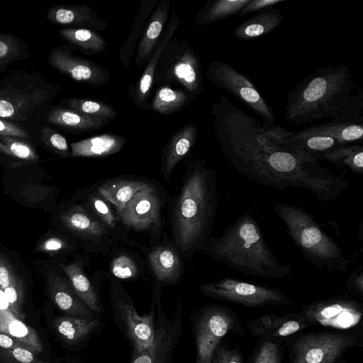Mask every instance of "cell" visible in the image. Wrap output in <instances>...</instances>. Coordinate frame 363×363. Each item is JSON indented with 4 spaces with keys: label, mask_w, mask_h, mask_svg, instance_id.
Returning <instances> with one entry per match:
<instances>
[{
    "label": "cell",
    "mask_w": 363,
    "mask_h": 363,
    "mask_svg": "<svg viewBox=\"0 0 363 363\" xmlns=\"http://www.w3.org/2000/svg\"><path fill=\"white\" fill-rule=\"evenodd\" d=\"M213 124L225 157L238 173L259 185L280 191L301 188L326 202L349 187L312 155L277 144L262 123L233 104L215 115Z\"/></svg>",
    "instance_id": "1"
},
{
    "label": "cell",
    "mask_w": 363,
    "mask_h": 363,
    "mask_svg": "<svg viewBox=\"0 0 363 363\" xmlns=\"http://www.w3.org/2000/svg\"><path fill=\"white\" fill-rule=\"evenodd\" d=\"M178 194L169 197L170 240L183 259L202 252L212 230L219 198L215 169L189 155Z\"/></svg>",
    "instance_id": "2"
},
{
    "label": "cell",
    "mask_w": 363,
    "mask_h": 363,
    "mask_svg": "<svg viewBox=\"0 0 363 363\" xmlns=\"http://www.w3.org/2000/svg\"><path fill=\"white\" fill-rule=\"evenodd\" d=\"M202 252L245 274L279 279L289 276L290 264L280 263L267 245L262 228L250 214L237 218L219 237H210Z\"/></svg>",
    "instance_id": "3"
},
{
    "label": "cell",
    "mask_w": 363,
    "mask_h": 363,
    "mask_svg": "<svg viewBox=\"0 0 363 363\" xmlns=\"http://www.w3.org/2000/svg\"><path fill=\"white\" fill-rule=\"evenodd\" d=\"M354 86L347 66L320 67L289 92L284 118L297 125L334 118L346 108Z\"/></svg>",
    "instance_id": "4"
},
{
    "label": "cell",
    "mask_w": 363,
    "mask_h": 363,
    "mask_svg": "<svg viewBox=\"0 0 363 363\" xmlns=\"http://www.w3.org/2000/svg\"><path fill=\"white\" fill-rule=\"evenodd\" d=\"M275 213L284 223L286 233L311 264L330 272H345L350 260L337 243L301 207L274 203Z\"/></svg>",
    "instance_id": "5"
},
{
    "label": "cell",
    "mask_w": 363,
    "mask_h": 363,
    "mask_svg": "<svg viewBox=\"0 0 363 363\" xmlns=\"http://www.w3.org/2000/svg\"><path fill=\"white\" fill-rule=\"evenodd\" d=\"M60 89L36 73H11L0 80V118L27 121L37 110L50 103Z\"/></svg>",
    "instance_id": "6"
},
{
    "label": "cell",
    "mask_w": 363,
    "mask_h": 363,
    "mask_svg": "<svg viewBox=\"0 0 363 363\" xmlns=\"http://www.w3.org/2000/svg\"><path fill=\"white\" fill-rule=\"evenodd\" d=\"M154 82L184 90L195 99L204 81L201 62L194 48L185 40L172 38L160 57Z\"/></svg>",
    "instance_id": "7"
},
{
    "label": "cell",
    "mask_w": 363,
    "mask_h": 363,
    "mask_svg": "<svg viewBox=\"0 0 363 363\" xmlns=\"http://www.w3.org/2000/svg\"><path fill=\"white\" fill-rule=\"evenodd\" d=\"M169 197L164 186L154 180L125 206L116 210L129 238L132 233L143 234L149 239V247L159 242L164 233L163 213Z\"/></svg>",
    "instance_id": "8"
},
{
    "label": "cell",
    "mask_w": 363,
    "mask_h": 363,
    "mask_svg": "<svg viewBox=\"0 0 363 363\" xmlns=\"http://www.w3.org/2000/svg\"><path fill=\"white\" fill-rule=\"evenodd\" d=\"M58 218L64 230L88 253L106 255L120 242L106 226L89 215L79 201L67 206Z\"/></svg>",
    "instance_id": "9"
},
{
    "label": "cell",
    "mask_w": 363,
    "mask_h": 363,
    "mask_svg": "<svg viewBox=\"0 0 363 363\" xmlns=\"http://www.w3.org/2000/svg\"><path fill=\"white\" fill-rule=\"evenodd\" d=\"M206 74L216 87L233 95L259 116L265 125L275 124L273 109L245 74L240 72L228 63L213 60L209 63Z\"/></svg>",
    "instance_id": "10"
},
{
    "label": "cell",
    "mask_w": 363,
    "mask_h": 363,
    "mask_svg": "<svg viewBox=\"0 0 363 363\" xmlns=\"http://www.w3.org/2000/svg\"><path fill=\"white\" fill-rule=\"evenodd\" d=\"M199 288L207 296L249 307L291 303V299L280 289L231 277L203 284Z\"/></svg>",
    "instance_id": "11"
},
{
    "label": "cell",
    "mask_w": 363,
    "mask_h": 363,
    "mask_svg": "<svg viewBox=\"0 0 363 363\" xmlns=\"http://www.w3.org/2000/svg\"><path fill=\"white\" fill-rule=\"evenodd\" d=\"M154 297L157 308L155 336L141 352H134L130 363H170L182 333V306L178 302L174 318L169 319L162 310L161 292L155 282Z\"/></svg>",
    "instance_id": "12"
},
{
    "label": "cell",
    "mask_w": 363,
    "mask_h": 363,
    "mask_svg": "<svg viewBox=\"0 0 363 363\" xmlns=\"http://www.w3.org/2000/svg\"><path fill=\"white\" fill-rule=\"evenodd\" d=\"M110 281L109 294L114 313L123 323L134 352H141L152 343L155 336V297H152L151 312L140 316L121 283L113 278Z\"/></svg>",
    "instance_id": "13"
},
{
    "label": "cell",
    "mask_w": 363,
    "mask_h": 363,
    "mask_svg": "<svg viewBox=\"0 0 363 363\" xmlns=\"http://www.w3.org/2000/svg\"><path fill=\"white\" fill-rule=\"evenodd\" d=\"M355 342V338L347 334L307 333L294 344L292 363H334Z\"/></svg>",
    "instance_id": "14"
},
{
    "label": "cell",
    "mask_w": 363,
    "mask_h": 363,
    "mask_svg": "<svg viewBox=\"0 0 363 363\" xmlns=\"http://www.w3.org/2000/svg\"><path fill=\"white\" fill-rule=\"evenodd\" d=\"M301 315L311 325L347 329L359 323L362 308L354 299L336 296L304 306Z\"/></svg>",
    "instance_id": "15"
},
{
    "label": "cell",
    "mask_w": 363,
    "mask_h": 363,
    "mask_svg": "<svg viewBox=\"0 0 363 363\" xmlns=\"http://www.w3.org/2000/svg\"><path fill=\"white\" fill-rule=\"evenodd\" d=\"M75 49L73 45L52 48L48 55L49 65L76 82L94 87L106 85L111 79L109 71L96 62L74 55L72 50Z\"/></svg>",
    "instance_id": "16"
},
{
    "label": "cell",
    "mask_w": 363,
    "mask_h": 363,
    "mask_svg": "<svg viewBox=\"0 0 363 363\" xmlns=\"http://www.w3.org/2000/svg\"><path fill=\"white\" fill-rule=\"evenodd\" d=\"M235 323L233 313L227 308L215 306L206 309L196 325L197 359L211 363L220 340L233 330Z\"/></svg>",
    "instance_id": "17"
},
{
    "label": "cell",
    "mask_w": 363,
    "mask_h": 363,
    "mask_svg": "<svg viewBox=\"0 0 363 363\" xmlns=\"http://www.w3.org/2000/svg\"><path fill=\"white\" fill-rule=\"evenodd\" d=\"M143 252L147 265L155 278L162 285H175L183 275V258L166 232L152 246H138Z\"/></svg>",
    "instance_id": "18"
},
{
    "label": "cell",
    "mask_w": 363,
    "mask_h": 363,
    "mask_svg": "<svg viewBox=\"0 0 363 363\" xmlns=\"http://www.w3.org/2000/svg\"><path fill=\"white\" fill-rule=\"evenodd\" d=\"M181 21L176 10H173L167 26L154 50L150 60L147 63L140 77L133 86L131 98L133 103L138 108L148 110L150 108L148 98L154 82V76L160 57L169 42L173 38L179 29Z\"/></svg>",
    "instance_id": "19"
},
{
    "label": "cell",
    "mask_w": 363,
    "mask_h": 363,
    "mask_svg": "<svg viewBox=\"0 0 363 363\" xmlns=\"http://www.w3.org/2000/svg\"><path fill=\"white\" fill-rule=\"evenodd\" d=\"M77 197L79 203L89 215L106 226L120 242L131 244L117 212L98 192L95 184L81 191Z\"/></svg>",
    "instance_id": "20"
},
{
    "label": "cell",
    "mask_w": 363,
    "mask_h": 363,
    "mask_svg": "<svg viewBox=\"0 0 363 363\" xmlns=\"http://www.w3.org/2000/svg\"><path fill=\"white\" fill-rule=\"evenodd\" d=\"M197 127L193 123H187L181 127L168 140L162 149L160 160V173L166 183L177 164L188 156L196 142Z\"/></svg>",
    "instance_id": "21"
},
{
    "label": "cell",
    "mask_w": 363,
    "mask_h": 363,
    "mask_svg": "<svg viewBox=\"0 0 363 363\" xmlns=\"http://www.w3.org/2000/svg\"><path fill=\"white\" fill-rule=\"evenodd\" d=\"M47 283L52 301L66 315L93 317V311L79 298L67 278L48 270Z\"/></svg>",
    "instance_id": "22"
},
{
    "label": "cell",
    "mask_w": 363,
    "mask_h": 363,
    "mask_svg": "<svg viewBox=\"0 0 363 363\" xmlns=\"http://www.w3.org/2000/svg\"><path fill=\"white\" fill-rule=\"evenodd\" d=\"M170 9V0H162L152 11L139 41L135 62L141 69L147 65L164 30Z\"/></svg>",
    "instance_id": "23"
},
{
    "label": "cell",
    "mask_w": 363,
    "mask_h": 363,
    "mask_svg": "<svg viewBox=\"0 0 363 363\" xmlns=\"http://www.w3.org/2000/svg\"><path fill=\"white\" fill-rule=\"evenodd\" d=\"M154 180L135 176H121L95 184L98 192L115 208L125 206L138 192Z\"/></svg>",
    "instance_id": "24"
},
{
    "label": "cell",
    "mask_w": 363,
    "mask_h": 363,
    "mask_svg": "<svg viewBox=\"0 0 363 363\" xmlns=\"http://www.w3.org/2000/svg\"><path fill=\"white\" fill-rule=\"evenodd\" d=\"M47 18L55 24L75 26L94 31L107 28L106 22L87 5H56L49 9Z\"/></svg>",
    "instance_id": "25"
},
{
    "label": "cell",
    "mask_w": 363,
    "mask_h": 363,
    "mask_svg": "<svg viewBox=\"0 0 363 363\" xmlns=\"http://www.w3.org/2000/svg\"><path fill=\"white\" fill-rule=\"evenodd\" d=\"M83 258V257H82ZM74 259L69 263H60L59 267L65 272L73 289L83 303L93 312L99 313L102 306L94 284L85 273L88 259Z\"/></svg>",
    "instance_id": "26"
},
{
    "label": "cell",
    "mask_w": 363,
    "mask_h": 363,
    "mask_svg": "<svg viewBox=\"0 0 363 363\" xmlns=\"http://www.w3.org/2000/svg\"><path fill=\"white\" fill-rule=\"evenodd\" d=\"M123 137L104 133L90 137L69 145L72 157H105L120 152L125 144Z\"/></svg>",
    "instance_id": "27"
},
{
    "label": "cell",
    "mask_w": 363,
    "mask_h": 363,
    "mask_svg": "<svg viewBox=\"0 0 363 363\" xmlns=\"http://www.w3.org/2000/svg\"><path fill=\"white\" fill-rule=\"evenodd\" d=\"M284 17L279 9H266L243 21L234 29L233 36L240 40H252L274 30Z\"/></svg>",
    "instance_id": "28"
},
{
    "label": "cell",
    "mask_w": 363,
    "mask_h": 363,
    "mask_svg": "<svg viewBox=\"0 0 363 363\" xmlns=\"http://www.w3.org/2000/svg\"><path fill=\"white\" fill-rule=\"evenodd\" d=\"M48 121L52 125L79 133L93 132L109 123L65 106L52 109L48 115Z\"/></svg>",
    "instance_id": "29"
},
{
    "label": "cell",
    "mask_w": 363,
    "mask_h": 363,
    "mask_svg": "<svg viewBox=\"0 0 363 363\" xmlns=\"http://www.w3.org/2000/svg\"><path fill=\"white\" fill-rule=\"evenodd\" d=\"M0 332L21 342L33 352L43 350L42 342L35 330L9 313H0Z\"/></svg>",
    "instance_id": "30"
},
{
    "label": "cell",
    "mask_w": 363,
    "mask_h": 363,
    "mask_svg": "<svg viewBox=\"0 0 363 363\" xmlns=\"http://www.w3.org/2000/svg\"><path fill=\"white\" fill-rule=\"evenodd\" d=\"M250 0H208L197 12V26L212 24L222 20L236 16L238 11Z\"/></svg>",
    "instance_id": "31"
},
{
    "label": "cell",
    "mask_w": 363,
    "mask_h": 363,
    "mask_svg": "<svg viewBox=\"0 0 363 363\" xmlns=\"http://www.w3.org/2000/svg\"><path fill=\"white\" fill-rule=\"evenodd\" d=\"M157 3V0H143L140 3L132 30L119 52L121 62L127 68L130 67L137 41L142 35Z\"/></svg>",
    "instance_id": "32"
},
{
    "label": "cell",
    "mask_w": 363,
    "mask_h": 363,
    "mask_svg": "<svg viewBox=\"0 0 363 363\" xmlns=\"http://www.w3.org/2000/svg\"><path fill=\"white\" fill-rule=\"evenodd\" d=\"M194 100L184 90L161 85L155 92L150 108L160 115H170L180 111Z\"/></svg>",
    "instance_id": "33"
},
{
    "label": "cell",
    "mask_w": 363,
    "mask_h": 363,
    "mask_svg": "<svg viewBox=\"0 0 363 363\" xmlns=\"http://www.w3.org/2000/svg\"><path fill=\"white\" fill-rule=\"evenodd\" d=\"M99 320L89 318L68 315L55 318L53 325L60 335L67 342L76 344L86 338L99 325Z\"/></svg>",
    "instance_id": "34"
},
{
    "label": "cell",
    "mask_w": 363,
    "mask_h": 363,
    "mask_svg": "<svg viewBox=\"0 0 363 363\" xmlns=\"http://www.w3.org/2000/svg\"><path fill=\"white\" fill-rule=\"evenodd\" d=\"M108 269L115 279L135 280L145 276L143 262L137 255L126 250L113 252Z\"/></svg>",
    "instance_id": "35"
},
{
    "label": "cell",
    "mask_w": 363,
    "mask_h": 363,
    "mask_svg": "<svg viewBox=\"0 0 363 363\" xmlns=\"http://www.w3.org/2000/svg\"><path fill=\"white\" fill-rule=\"evenodd\" d=\"M59 33L65 40L88 56L99 54L108 47L101 35L90 29L67 28L60 30Z\"/></svg>",
    "instance_id": "36"
},
{
    "label": "cell",
    "mask_w": 363,
    "mask_h": 363,
    "mask_svg": "<svg viewBox=\"0 0 363 363\" xmlns=\"http://www.w3.org/2000/svg\"><path fill=\"white\" fill-rule=\"evenodd\" d=\"M318 159L327 160L337 169L347 167L354 174L363 173L362 143L336 147L322 154Z\"/></svg>",
    "instance_id": "37"
},
{
    "label": "cell",
    "mask_w": 363,
    "mask_h": 363,
    "mask_svg": "<svg viewBox=\"0 0 363 363\" xmlns=\"http://www.w3.org/2000/svg\"><path fill=\"white\" fill-rule=\"evenodd\" d=\"M61 102L65 107L109 123L117 116V113L112 106L101 101L71 98L63 99Z\"/></svg>",
    "instance_id": "38"
},
{
    "label": "cell",
    "mask_w": 363,
    "mask_h": 363,
    "mask_svg": "<svg viewBox=\"0 0 363 363\" xmlns=\"http://www.w3.org/2000/svg\"><path fill=\"white\" fill-rule=\"evenodd\" d=\"M0 152L14 158L35 161L39 159L33 147L16 138L0 136Z\"/></svg>",
    "instance_id": "39"
},
{
    "label": "cell",
    "mask_w": 363,
    "mask_h": 363,
    "mask_svg": "<svg viewBox=\"0 0 363 363\" xmlns=\"http://www.w3.org/2000/svg\"><path fill=\"white\" fill-rule=\"evenodd\" d=\"M308 325V323L302 315L301 317H291L290 315L282 317L277 316L273 327L267 336H288L302 330Z\"/></svg>",
    "instance_id": "40"
},
{
    "label": "cell",
    "mask_w": 363,
    "mask_h": 363,
    "mask_svg": "<svg viewBox=\"0 0 363 363\" xmlns=\"http://www.w3.org/2000/svg\"><path fill=\"white\" fill-rule=\"evenodd\" d=\"M363 91L352 95L346 108L338 116L333 118L335 123L363 124Z\"/></svg>",
    "instance_id": "41"
},
{
    "label": "cell",
    "mask_w": 363,
    "mask_h": 363,
    "mask_svg": "<svg viewBox=\"0 0 363 363\" xmlns=\"http://www.w3.org/2000/svg\"><path fill=\"white\" fill-rule=\"evenodd\" d=\"M41 140L54 153L64 157H71L67 140L55 130L43 127L41 130Z\"/></svg>",
    "instance_id": "42"
},
{
    "label": "cell",
    "mask_w": 363,
    "mask_h": 363,
    "mask_svg": "<svg viewBox=\"0 0 363 363\" xmlns=\"http://www.w3.org/2000/svg\"><path fill=\"white\" fill-rule=\"evenodd\" d=\"M4 290L6 298L11 307L13 316L18 319L23 318L21 306L23 299V289L22 281L18 277L13 282Z\"/></svg>",
    "instance_id": "43"
},
{
    "label": "cell",
    "mask_w": 363,
    "mask_h": 363,
    "mask_svg": "<svg viewBox=\"0 0 363 363\" xmlns=\"http://www.w3.org/2000/svg\"><path fill=\"white\" fill-rule=\"evenodd\" d=\"M76 244L73 245L72 240L64 236H52L43 241L36 250L43 253L55 255L71 251L74 249Z\"/></svg>",
    "instance_id": "44"
},
{
    "label": "cell",
    "mask_w": 363,
    "mask_h": 363,
    "mask_svg": "<svg viewBox=\"0 0 363 363\" xmlns=\"http://www.w3.org/2000/svg\"><path fill=\"white\" fill-rule=\"evenodd\" d=\"M21 51L19 40L11 34H0V65L11 62Z\"/></svg>",
    "instance_id": "45"
},
{
    "label": "cell",
    "mask_w": 363,
    "mask_h": 363,
    "mask_svg": "<svg viewBox=\"0 0 363 363\" xmlns=\"http://www.w3.org/2000/svg\"><path fill=\"white\" fill-rule=\"evenodd\" d=\"M254 363H281L278 346L269 341L264 342L257 353Z\"/></svg>",
    "instance_id": "46"
},
{
    "label": "cell",
    "mask_w": 363,
    "mask_h": 363,
    "mask_svg": "<svg viewBox=\"0 0 363 363\" xmlns=\"http://www.w3.org/2000/svg\"><path fill=\"white\" fill-rule=\"evenodd\" d=\"M277 316L272 313L249 322L251 333L255 336H267L272 330Z\"/></svg>",
    "instance_id": "47"
},
{
    "label": "cell",
    "mask_w": 363,
    "mask_h": 363,
    "mask_svg": "<svg viewBox=\"0 0 363 363\" xmlns=\"http://www.w3.org/2000/svg\"><path fill=\"white\" fill-rule=\"evenodd\" d=\"M2 351L18 363H45L35 357L33 352L24 347L2 349Z\"/></svg>",
    "instance_id": "48"
},
{
    "label": "cell",
    "mask_w": 363,
    "mask_h": 363,
    "mask_svg": "<svg viewBox=\"0 0 363 363\" xmlns=\"http://www.w3.org/2000/svg\"><path fill=\"white\" fill-rule=\"evenodd\" d=\"M0 136L19 139L30 138L29 134L21 126L0 118Z\"/></svg>",
    "instance_id": "49"
},
{
    "label": "cell",
    "mask_w": 363,
    "mask_h": 363,
    "mask_svg": "<svg viewBox=\"0 0 363 363\" xmlns=\"http://www.w3.org/2000/svg\"><path fill=\"white\" fill-rule=\"evenodd\" d=\"M284 0H250L249 2L242 7L236 16L240 17L254 12H259V11L272 8V6L281 3Z\"/></svg>",
    "instance_id": "50"
},
{
    "label": "cell",
    "mask_w": 363,
    "mask_h": 363,
    "mask_svg": "<svg viewBox=\"0 0 363 363\" xmlns=\"http://www.w3.org/2000/svg\"><path fill=\"white\" fill-rule=\"evenodd\" d=\"M18 277L9 261L4 255H0V287L4 289Z\"/></svg>",
    "instance_id": "51"
},
{
    "label": "cell",
    "mask_w": 363,
    "mask_h": 363,
    "mask_svg": "<svg viewBox=\"0 0 363 363\" xmlns=\"http://www.w3.org/2000/svg\"><path fill=\"white\" fill-rule=\"evenodd\" d=\"M211 363H242V361L238 351L220 347L214 351Z\"/></svg>",
    "instance_id": "52"
},
{
    "label": "cell",
    "mask_w": 363,
    "mask_h": 363,
    "mask_svg": "<svg viewBox=\"0 0 363 363\" xmlns=\"http://www.w3.org/2000/svg\"><path fill=\"white\" fill-rule=\"evenodd\" d=\"M347 288L361 296L363 294V272L362 270L355 269L349 276L347 282Z\"/></svg>",
    "instance_id": "53"
},
{
    "label": "cell",
    "mask_w": 363,
    "mask_h": 363,
    "mask_svg": "<svg viewBox=\"0 0 363 363\" xmlns=\"http://www.w3.org/2000/svg\"><path fill=\"white\" fill-rule=\"evenodd\" d=\"M15 347L24 346L11 336L0 332V347L1 349H11Z\"/></svg>",
    "instance_id": "54"
},
{
    "label": "cell",
    "mask_w": 363,
    "mask_h": 363,
    "mask_svg": "<svg viewBox=\"0 0 363 363\" xmlns=\"http://www.w3.org/2000/svg\"><path fill=\"white\" fill-rule=\"evenodd\" d=\"M0 313L12 314L11 307L6 298L4 290L0 287Z\"/></svg>",
    "instance_id": "55"
},
{
    "label": "cell",
    "mask_w": 363,
    "mask_h": 363,
    "mask_svg": "<svg viewBox=\"0 0 363 363\" xmlns=\"http://www.w3.org/2000/svg\"><path fill=\"white\" fill-rule=\"evenodd\" d=\"M196 363H201L199 360H196Z\"/></svg>",
    "instance_id": "56"
}]
</instances>
